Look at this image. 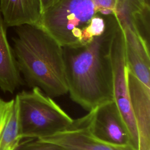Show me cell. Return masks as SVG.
I'll list each match as a JSON object with an SVG mask.
<instances>
[{
  "label": "cell",
  "mask_w": 150,
  "mask_h": 150,
  "mask_svg": "<svg viewBox=\"0 0 150 150\" xmlns=\"http://www.w3.org/2000/svg\"><path fill=\"white\" fill-rule=\"evenodd\" d=\"M118 24L114 15L108 16L103 34L83 46L63 47L68 93L88 112L113 101L111 47Z\"/></svg>",
  "instance_id": "cell-1"
},
{
  "label": "cell",
  "mask_w": 150,
  "mask_h": 150,
  "mask_svg": "<svg viewBox=\"0 0 150 150\" xmlns=\"http://www.w3.org/2000/svg\"><path fill=\"white\" fill-rule=\"evenodd\" d=\"M15 30L13 51L28 85L52 98L67 93L63 47L37 25L19 26Z\"/></svg>",
  "instance_id": "cell-2"
},
{
  "label": "cell",
  "mask_w": 150,
  "mask_h": 150,
  "mask_svg": "<svg viewBox=\"0 0 150 150\" xmlns=\"http://www.w3.org/2000/svg\"><path fill=\"white\" fill-rule=\"evenodd\" d=\"M97 13L93 0H59L42 13L36 25L63 47L80 46L90 42L87 29Z\"/></svg>",
  "instance_id": "cell-3"
},
{
  "label": "cell",
  "mask_w": 150,
  "mask_h": 150,
  "mask_svg": "<svg viewBox=\"0 0 150 150\" xmlns=\"http://www.w3.org/2000/svg\"><path fill=\"white\" fill-rule=\"evenodd\" d=\"M22 139H41L67 128L72 119L38 87L16 96Z\"/></svg>",
  "instance_id": "cell-4"
},
{
  "label": "cell",
  "mask_w": 150,
  "mask_h": 150,
  "mask_svg": "<svg viewBox=\"0 0 150 150\" xmlns=\"http://www.w3.org/2000/svg\"><path fill=\"white\" fill-rule=\"evenodd\" d=\"M111 60L113 74V101L128 129L132 146L138 150V129L128 88L124 34L119 23L111 43Z\"/></svg>",
  "instance_id": "cell-5"
},
{
  "label": "cell",
  "mask_w": 150,
  "mask_h": 150,
  "mask_svg": "<svg viewBox=\"0 0 150 150\" xmlns=\"http://www.w3.org/2000/svg\"><path fill=\"white\" fill-rule=\"evenodd\" d=\"M96 108L73 120L65 129L39 140L56 144L66 150H136L131 145L118 146L107 143L94 135L93 124Z\"/></svg>",
  "instance_id": "cell-6"
},
{
  "label": "cell",
  "mask_w": 150,
  "mask_h": 150,
  "mask_svg": "<svg viewBox=\"0 0 150 150\" xmlns=\"http://www.w3.org/2000/svg\"><path fill=\"white\" fill-rule=\"evenodd\" d=\"M93 131L96 137L107 143L132 146L128 129L114 101L96 108Z\"/></svg>",
  "instance_id": "cell-7"
},
{
  "label": "cell",
  "mask_w": 150,
  "mask_h": 150,
  "mask_svg": "<svg viewBox=\"0 0 150 150\" xmlns=\"http://www.w3.org/2000/svg\"><path fill=\"white\" fill-rule=\"evenodd\" d=\"M128 88L138 134V150H150V86L127 69Z\"/></svg>",
  "instance_id": "cell-8"
},
{
  "label": "cell",
  "mask_w": 150,
  "mask_h": 150,
  "mask_svg": "<svg viewBox=\"0 0 150 150\" xmlns=\"http://www.w3.org/2000/svg\"><path fill=\"white\" fill-rule=\"evenodd\" d=\"M122 30L127 69L141 81L150 86L149 45L131 29Z\"/></svg>",
  "instance_id": "cell-9"
},
{
  "label": "cell",
  "mask_w": 150,
  "mask_h": 150,
  "mask_svg": "<svg viewBox=\"0 0 150 150\" xmlns=\"http://www.w3.org/2000/svg\"><path fill=\"white\" fill-rule=\"evenodd\" d=\"M0 12L7 26L36 25L41 14L40 0H0Z\"/></svg>",
  "instance_id": "cell-10"
},
{
  "label": "cell",
  "mask_w": 150,
  "mask_h": 150,
  "mask_svg": "<svg viewBox=\"0 0 150 150\" xmlns=\"http://www.w3.org/2000/svg\"><path fill=\"white\" fill-rule=\"evenodd\" d=\"M5 26L0 12V89L13 93L23 81L7 39Z\"/></svg>",
  "instance_id": "cell-11"
},
{
  "label": "cell",
  "mask_w": 150,
  "mask_h": 150,
  "mask_svg": "<svg viewBox=\"0 0 150 150\" xmlns=\"http://www.w3.org/2000/svg\"><path fill=\"white\" fill-rule=\"evenodd\" d=\"M22 139L16 97L9 101L0 97V150H15Z\"/></svg>",
  "instance_id": "cell-12"
},
{
  "label": "cell",
  "mask_w": 150,
  "mask_h": 150,
  "mask_svg": "<svg viewBox=\"0 0 150 150\" xmlns=\"http://www.w3.org/2000/svg\"><path fill=\"white\" fill-rule=\"evenodd\" d=\"M149 0H117L114 16L122 29L136 28L149 22Z\"/></svg>",
  "instance_id": "cell-13"
},
{
  "label": "cell",
  "mask_w": 150,
  "mask_h": 150,
  "mask_svg": "<svg viewBox=\"0 0 150 150\" xmlns=\"http://www.w3.org/2000/svg\"><path fill=\"white\" fill-rule=\"evenodd\" d=\"M15 150H66L63 148L47 142L41 141L38 139H29L21 142Z\"/></svg>",
  "instance_id": "cell-14"
},
{
  "label": "cell",
  "mask_w": 150,
  "mask_h": 150,
  "mask_svg": "<svg viewBox=\"0 0 150 150\" xmlns=\"http://www.w3.org/2000/svg\"><path fill=\"white\" fill-rule=\"evenodd\" d=\"M98 13L104 16L114 15L117 0H93Z\"/></svg>",
  "instance_id": "cell-15"
},
{
  "label": "cell",
  "mask_w": 150,
  "mask_h": 150,
  "mask_svg": "<svg viewBox=\"0 0 150 150\" xmlns=\"http://www.w3.org/2000/svg\"><path fill=\"white\" fill-rule=\"evenodd\" d=\"M40 5H41V9L42 13L54 4L57 1L59 0H40Z\"/></svg>",
  "instance_id": "cell-16"
}]
</instances>
